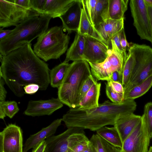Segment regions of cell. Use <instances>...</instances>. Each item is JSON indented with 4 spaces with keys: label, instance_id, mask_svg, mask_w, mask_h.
Masks as SVG:
<instances>
[{
    "label": "cell",
    "instance_id": "1",
    "mask_svg": "<svg viewBox=\"0 0 152 152\" xmlns=\"http://www.w3.org/2000/svg\"><path fill=\"white\" fill-rule=\"evenodd\" d=\"M0 55V76L16 96H23V87L31 84L38 85L41 91L47 89L50 84L48 64L36 55L31 43L6 56Z\"/></svg>",
    "mask_w": 152,
    "mask_h": 152
},
{
    "label": "cell",
    "instance_id": "2",
    "mask_svg": "<svg viewBox=\"0 0 152 152\" xmlns=\"http://www.w3.org/2000/svg\"><path fill=\"white\" fill-rule=\"evenodd\" d=\"M136 107L134 100H125L120 104L107 100L90 109L70 108L63 115L62 120L67 128L77 127L95 131L107 125L114 126L120 118L133 113Z\"/></svg>",
    "mask_w": 152,
    "mask_h": 152
},
{
    "label": "cell",
    "instance_id": "3",
    "mask_svg": "<svg viewBox=\"0 0 152 152\" xmlns=\"http://www.w3.org/2000/svg\"><path fill=\"white\" fill-rule=\"evenodd\" d=\"M51 17L46 15L31 18L16 26L11 32L0 40V54L11 51L31 43L48 29Z\"/></svg>",
    "mask_w": 152,
    "mask_h": 152
},
{
    "label": "cell",
    "instance_id": "4",
    "mask_svg": "<svg viewBox=\"0 0 152 152\" xmlns=\"http://www.w3.org/2000/svg\"><path fill=\"white\" fill-rule=\"evenodd\" d=\"M88 63L84 60L73 61L69 64L66 74L58 88V98L70 108L78 106V98L82 86L92 75Z\"/></svg>",
    "mask_w": 152,
    "mask_h": 152
},
{
    "label": "cell",
    "instance_id": "5",
    "mask_svg": "<svg viewBox=\"0 0 152 152\" xmlns=\"http://www.w3.org/2000/svg\"><path fill=\"white\" fill-rule=\"evenodd\" d=\"M61 26H56L48 29L38 37L33 50L44 61L57 59L67 50L70 40Z\"/></svg>",
    "mask_w": 152,
    "mask_h": 152
},
{
    "label": "cell",
    "instance_id": "6",
    "mask_svg": "<svg viewBox=\"0 0 152 152\" xmlns=\"http://www.w3.org/2000/svg\"><path fill=\"white\" fill-rule=\"evenodd\" d=\"M128 50L133 58L134 64L124 94L152 75V48L145 45L133 43Z\"/></svg>",
    "mask_w": 152,
    "mask_h": 152
},
{
    "label": "cell",
    "instance_id": "7",
    "mask_svg": "<svg viewBox=\"0 0 152 152\" xmlns=\"http://www.w3.org/2000/svg\"><path fill=\"white\" fill-rule=\"evenodd\" d=\"M111 43L112 48L109 49L108 56L103 62L100 63H88L91 74L97 80L107 81L110 79L112 74L116 71L122 74L127 54L120 50L112 40Z\"/></svg>",
    "mask_w": 152,
    "mask_h": 152
},
{
    "label": "cell",
    "instance_id": "8",
    "mask_svg": "<svg viewBox=\"0 0 152 152\" xmlns=\"http://www.w3.org/2000/svg\"><path fill=\"white\" fill-rule=\"evenodd\" d=\"M40 15L32 9L18 4L15 0H0V26H17L27 20Z\"/></svg>",
    "mask_w": 152,
    "mask_h": 152
},
{
    "label": "cell",
    "instance_id": "9",
    "mask_svg": "<svg viewBox=\"0 0 152 152\" xmlns=\"http://www.w3.org/2000/svg\"><path fill=\"white\" fill-rule=\"evenodd\" d=\"M133 25L140 39L152 42V32L147 7L144 0H130Z\"/></svg>",
    "mask_w": 152,
    "mask_h": 152
},
{
    "label": "cell",
    "instance_id": "10",
    "mask_svg": "<svg viewBox=\"0 0 152 152\" xmlns=\"http://www.w3.org/2000/svg\"><path fill=\"white\" fill-rule=\"evenodd\" d=\"M151 139L142 120L123 143L121 152H148Z\"/></svg>",
    "mask_w": 152,
    "mask_h": 152
},
{
    "label": "cell",
    "instance_id": "11",
    "mask_svg": "<svg viewBox=\"0 0 152 152\" xmlns=\"http://www.w3.org/2000/svg\"><path fill=\"white\" fill-rule=\"evenodd\" d=\"M0 152H23L20 127L10 124L0 132Z\"/></svg>",
    "mask_w": 152,
    "mask_h": 152
},
{
    "label": "cell",
    "instance_id": "12",
    "mask_svg": "<svg viewBox=\"0 0 152 152\" xmlns=\"http://www.w3.org/2000/svg\"><path fill=\"white\" fill-rule=\"evenodd\" d=\"M84 61L92 63H100L107 57L109 49L105 44L93 38L84 37Z\"/></svg>",
    "mask_w": 152,
    "mask_h": 152
},
{
    "label": "cell",
    "instance_id": "13",
    "mask_svg": "<svg viewBox=\"0 0 152 152\" xmlns=\"http://www.w3.org/2000/svg\"><path fill=\"white\" fill-rule=\"evenodd\" d=\"M63 106V104L58 98L47 100H31L29 101L23 114L32 117L49 115Z\"/></svg>",
    "mask_w": 152,
    "mask_h": 152
},
{
    "label": "cell",
    "instance_id": "14",
    "mask_svg": "<svg viewBox=\"0 0 152 152\" xmlns=\"http://www.w3.org/2000/svg\"><path fill=\"white\" fill-rule=\"evenodd\" d=\"M83 129L70 127L63 133L57 135H52L45 140L44 152H68V138L72 134L84 132Z\"/></svg>",
    "mask_w": 152,
    "mask_h": 152
},
{
    "label": "cell",
    "instance_id": "15",
    "mask_svg": "<svg viewBox=\"0 0 152 152\" xmlns=\"http://www.w3.org/2000/svg\"><path fill=\"white\" fill-rule=\"evenodd\" d=\"M124 20L123 18L116 20L110 18L94 26L96 31L109 48L111 45L112 39L124 28Z\"/></svg>",
    "mask_w": 152,
    "mask_h": 152
},
{
    "label": "cell",
    "instance_id": "16",
    "mask_svg": "<svg viewBox=\"0 0 152 152\" xmlns=\"http://www.w3.org/2000/svg\"><path fill=\"white\" fill-rule=\"evenodd\" d=\"M82 5L81 0L77 1L66 12L59 18L62 23V27L69 33L77 31L80 23Z\"/></svg>",
    "mask_w": 152,
    "mask_h": 152
},
{
    "label": "cell",
    "instance_id": "17",
    "mask_svg": "<svg viewBox=\"0 0 152 152\" xmlns=\"http://www.w3.org/2000/svg\"><path fill=\"white\" fill-rule=\"evenodd\" d=\"M62 118L54 121L48 126L43 128L40 131L30 136L26 141L23 148V152H27L31 148H34L41 142L56 132L59 126L61 124Z\"/></svg>",
    "mask_w": 152,
    "mask_h": 152
},
{
    "label": "cell",
    "instance_id": "18",
    "mask_svg": "<svg viewBox=\"0 0 152 152\" xmlns=\"http://www.w3.org/2000/svg\"><path fill=\"white\" fill-rule=\"evenodd\" d=\"M141 120V116L133 113L125 115L119 118L113 126L117 129L122 142Z\"/></svg>",
    "mask_w": 152,
    "mask_h": 152
},
{
    "label": "cell",
    "instance_id": "19",
    "mask_svg": "<svg viewBox=\"0 0 152 152\" xmlns=\"http://www.w3.org/2000/svg\"><path fill=\"white\" fill-rule=\"evenodd\" d=\"M77 0H46L44 15L51 18L63 15Z\"/></svg>",
    "mask_w": 152,
    "mask_h": 152
},
{
    "label": "cell",
    "instance_id": "20",
    "mask_svg": "<svg viewBox=\"0 0 152 152\" xmlns=\"http://www.w3.org/2000/svg\"><path fill=\"white\" fill-rule=\"evenodd\" d=\"M85 46L84 37L77 32L73 42L67 50L66 58L63 62L67 63L70 61H74L84 60L83 54Z\"/></svg>",
    "mask_w": 152,
    "mask_h": 152
},
{
    "label": "cell",
    "instance_id": "21",
    "mask_svg": "<svg viewBox=\"0 0 152 152\" xmlns=\"http://www.w3.org/2000/svg\"><path fill=\"white\" fill-rule=\"evenodd\" d=\"M101 84L96 81L92 85L77 107L81 109L97 107L99 105Z\"/></svg>",
    "mask_w": 152,
    "mask_h": 152
},
{
    "label": "cell",
    "instance_id": "22",
    "mask_svg": "<svg viewBox=\"0 0 152 152\" xmlns=\"http://www.w3.org/2000/svg\"><path fill=\"white\" fill-rule=\"evenodd\" d=\"M82 7L80 23L77 32L81 35L93 38L106 45L90 21L83 5Z\"/></svg>",
    "mask_w": 152,
    "mask_h": 152
},
{
    "label": "cell",
    "instance_id": "23",
    "mask_svg": "<svg viewBox=\"0 0 152 152\" xmlns=\"http://www.w3.org/2000/svg\"><path fill=\"white\" fill-rule=\"evenodd\" d=\"M90 142L84 132L72 134L68 138V152H81Z\"/></svg>",
    "mask_w": 152,
    "mask_h": 152
},
{
    "label": "cell",
    "instance_id": "24",
    "mask_svg": "<svg viewBox=\"0 0 152 152\" xmlns=\"http://www.w3.org/2000/svg\"><path fill=\"white\" fill-rule=\"evenodd\" d=\"M96 134L113 146L121 149L123 142L116 128L114 126H103L96 131Z\"/></svg>",
    "mask_w": 152,
    "mask_h": 152
},
{
    "label": "cell",
    "instance_id": "25",
    "mask_svg": "<svg viewBox=\"0 0 152 152\" xmlns=\"http://www.w3.org/2000/svg\"><path fill=\"white\" fill-rule=\"evenodd\" d=\"M69 64L63 62L53 68L50 72V84L54 88H58L66 74Z\"/></svg>",
    "mask_w": 152,
    "mask_h": 152
},
{
    "label": "cell",
    "instance_id": "26",
    "mask_svg": "<svg viewBox=\"0 0 152 152\" xmlns=\"http://www.w3.org/2000/svg\"><path fill=\"white\" fill-rule=\"evenodd\" d=\"M152 86V75L124 94L125 101L133 100L145 94Z\"/></svg>",
    "mask_w": 152,
    "mask_h": 152
},
{
    "label": "cell",
    "instance_id": "27",
    "mask_svg": "<svg viewBox=\"0 0 152 152\" xmlns=\"http://www.w3.org/2000/svg\"><path fill=\"white\" fill-rule=\"evenodd\" d=\"M128 0H109V12L110 18L116 20L124 18L127 10Z\"/></svg>",
    "mask_w": 152,
    "mask_h": 152
},
{
    "label": "cell",
    "instance_id": "28",
    "mask_svg": "<svg viewBox=\"0 0 152 152\" xmlns=\"http://www.w3.org/2000/svg\"><path fill=\"white\" fill-rule=\"evenodd\" d=\"M90 141L92 152H121L97 134H93Z\"/></svg>",
    "mask_w": 152,
    "mask_h": 152
},
{
    "label": "cell",
    "instance_id": "29",
    "mask_svg": "<svg viewBox=\"0 0 152 152\" xmlns=\"http://www.w3.org/2000/svg\"><path fill=\"white\" fill-rule=\"evenodd\" d=\"M109 0H98L94 12L92 25L94 26L110 19Z\"/></svg>",
    "mask_w": 152,
    "mask_h": 152
},
{
    "label": "cell",
    "instance_id": "30",
    "mask_svg": "<svg viewBox=\"0 0 152 152\" xmlns=\"http://www.w3.org/2000/svg\"><path fill=\"white\" fill-rule=\"evenodd\" d=\"M19 110L17 103L14 101L0 102V118L7 116L12 118Z\"/></svg>",
    "mask_w": 152,
    "mask_h": 152
},
{
    "label": "cell",
    "instance_id": "31",
    "mask_svg": "<svg viewBox=\"0 0 152 152\" xmlns=\"http://www.w3.org/2000/svg\"><path fill=\"white\" fill-rule=\"evenodd\" d=\"M133 64V58L131 54L128 52L124 64L122 72V84L124 88L127 86L130 81Z\"/></svg>",
    "mask_w": 152,
    "mask_h": 152
},
{
    "label": "cell",
    "instance_id": "32",
    "mask_svg": "<svg viewBox=\"0 0 152 152\" xmlns=\"http://www.w3.org/2000/svg\"><path fill=\"white\" fill-rule=\"evenodd\" d=\"M141 119L145 124L149 136L152 138V102H148L145 104Z\"/></svg>",
    "mask_w": 152,
    "mask_h": 152
},
{
    "label": "cell",
    "instance_id": "33",
    "mask_svg": "<svg viewBox=\"0 0 152 152\" xmlns=\"http://www.w3.org/2000/svg\"><path fill=\"white\" fill-rule=\"evenodd\" d=\"M106 85V93L107 96L112 102L120 104L125 101L124 94L115 92L107 83Z\"/></svg>",
    "mask_w": 152,
    "mask_h": 152
},
{
    "label": "cell",
    "instance_id": "34",
    "mask_svg": "<svg viewBox=\"0 0 152 152\" xmlns=\"http://www.w3.org/2000/svg\"><path fill=\"white\" fill-rule=\"evenodd\" d=\"M88 17L92 25L93 17L98 0H81Z\"/></svg>",
    "mask_w": 152,
    "mask_h": 152
},
{
    "label": "cell",
    "instance_id": "35",
    "mask_svg": "<svg viewBox=\"0 0 152 152\" xmlns=\"http://www.w3.org/2000/svg\"><path fill=\"white\" fill-rule=\"evenodd\" d=\"M96 81L97 80L91 75L85 81L79 94L78 98V105L86 94Z\"/></svg>",
    "mask_w": 152,
    "mask_h": 152
},
{
    "label": "cell",
    "instance_id": "36",
    "mask_svg": "<svg viewBox=\"0 0 152 152\" xmlns=\"http://www.w3.org/2000/svg\"><path fill=\"white\" fill-rule=\"evenodd\" d=\"M46 0H30L31 8L40 15H44Z\"/></svg>",
    "mask_w": 152,
    "mask_h": 152
},
{
    "label": "cell",
    "instance_id": "37",
    "mask_svg": "<svg viewBox=\"0 0 152 152\" xmlns=\"http://www.w3.org/2000/svg\"><path fill=\"white\" fill-rule=\"evenodd\" d=\"M107 83L115 92L119 93L124 94V88L121 83L113 81L111 80L107 81Z\"/></svg>",
    "mask_w": 152,
    "mask_h": 152
},
{
    "label": "cell",
    "instance_id": "38",
    "mask_svg": "<svg viewBox=\"0 0 152 152\" xmlns=\"http://www.w3.org/2000/svg\"><path fill=\"white\" fill-rule=\"evenodd\" d=\"M25 93L32 94L35 93L39 89V86L36 84H31L23 87Z\"/></svg>",
    "mask_w": 152,
    "mask_h": 152
},
{
    "label": "cell",
    "instance_id": "39",
    "mask_svg": "<svg viewBox=\"0 0 152 152\" xmlns=\"http://www.w3.org/2000/svg\"><path fill=\"white\" fill-rule=\"evenodd\" d=\"M120 43L121 46L123 49L124 52L125 53H126V50L127 48L129 49L130 47L126 39V36L124 31V28L122 31Z\"/></svg>",
    "mask_w": 152,
    "mask_h": 152
},
{
    "label": "cell",
    "instance_id": "40",
    "mask_svg": "<svg viewBox=\"0 0 152 152\" xmlns=\"http://www.w3.org/2000/svg\"><path fill=\"white\" fill-rule=\"evenodd\" d=\"M5 82L3 78L0 76V102L5 101L7 92L4 86Z\"/></svg>",
    "mask_w": 152,
    "mask_h": 152
},
{
    "label": "cell",
    "instance_id": "41",
    "mask_svg": "<svg viewBox=\"0 0 152 152\" xmlns=\"http://www.w3.org/2000/svg\"><path fill=\"white\" fill-rule=\"evenodd\" d=\"M122 31V30L116 34L113 37L112 40L113 41L116 46L120 50L123 52L125 54H127V53H125L124 52L121 45L120 40Z\"/></svg>",
    "mask_w": 152,
    "mask_h": 152
},
{
    "label": "cell",
    "instance_id": "42",
    "mask_svg": "<svg viewBox=\"0 0 152 152\" xmlns=\"http://www.w3.org/2000/svg\"><path fill=\"white\" fill-rule=\"evenodd\" d=\"M110 80L115 82H119L122 84V74L118 71H115L112 74Z\"/></svg>",
    "mask_w": 152,
    "mask_h": 152
},
{
    "label": "cell",
    "instance_id": "43",
    "mask_svg": "<svg viewBox=\"0 0 152 152\" xmlns=\"http://www.w3.org/2000/svg\"><path fill=\"white\" fill-rule=\"evenodd\" d=\"M45 140L43 141L35 148L31 152H44L45 146Z\"/></svg>",
    "mask_w": 152,
    "mask_h": 152
},
{
    "label": "cell",
    "instance_id": "44",
    "mask_svg": "<svg viewBox=\"0 0 152 152\" xmlns=\"http://www.w3.org/2000/svg\"><path fill=\"white\" fill-rule=\"evenodd\" d=\"M3 28H0V40L6 37L12 31V30H3Z\"/></svg>",
    "mask_w": 152,
    "mask_h": 152
},
{
    "label": "cell",
    "instance_id": "45",
    "mask_svg": "<svg viewBox=\"0 0 152 152\" xmlns=\"http://www.w3.org/2000/svg\"><path fill=\"white\" fill-rule=\"evenodd\" d=\"M147 7L152 32V7L148 6ZM151 43L152 45V42Z\"/></svg>",
    "mask_w": 152,
    "mask_h": 152
},
{
    "label": "cell",
    "instance_id": "46",
    "mask_svg": "<svg viewBox=\"0 0 152 152\" xmlns=\"http://www.w3.org/2000/svg\"><path fill=\"white\" fill-rule=\"evenodd\" d=\"M81 152H92L90 142L86 148Z\"/></svg>",
    "mask_w": 152,
    "mask_h": 152
},
{
    "label": "cell",
    "instance_id": "47",
    "mask_svg": "<svg viewBox=\"0 0 152 152\" xmlns=\"http://www.w3.org/2000/svg\"><path fill=\"white\" fill-rule=\"evenodd\" d=\"M147 6L152 7V0H144Z\"/></svg>",
    "mask_w": 152,
    "mask_h": 152
},
{
    "label": "cell",
    "instance_id": "48",
    "mask_svg": "<svg viewBox=\"0 0 152 152\" xmlns=\"http://www.w3.org/2000/svg\"><path fill=\"white\" fill-rule=\"evenodd\" d=\"M148 152H152V146L150 147Z\"/></svg>",
    "mask_w": 152,
    "mask_h": 152
},
{
    "label": "cell",
    "instance_id": "49",
    "mask_svg": "<svg viewBox=\"0 0 152 152\" xmlns=\"http://www.w3.org/2000/svg\"></svg>",
    "mask_w": 152,
    "mask_h": 152
}]
</instances>
